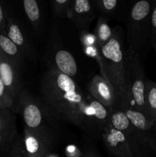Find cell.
Masks as SVG:
<instances>
[{"mask_svg": "<svg viewBox=\"0 0 156 157\" xmlns=\"http://www.w3.org/2000/svg\"><path fill=\"white\" fill-rule=\"evenodd\" d=\"M42 101L55 117L73 124L93 136L89 121L88 98L73 78L50 68L40 84Z\"/></svg>", "mask_w": 156, "mask_h": 157, "instance_id": "6da1fadb", "label": "cell"}, {"mask_svg": "<svg viewBox=\"0 0 156 157\" xmlns=\"http://www.w3.org/2000/svg\"><path fill=\"white\" fill-rule=\"evenodd\" d=\"M125 51L122 29L116 27L110 41L100 48L102 61V76L113 87L119 109L128 105L125 89Z\"/></svg>", "mask_w": 156, "mask_h": 157, "instance_id": "7a4b0ae2", "label": "cell"}, {"mask_svg": "<svg viewBox=\"0 0 156 157\" xmlns=\"http://www.w3.org/2000/svg\"><path fill=\"white\" fill-rule=\"evenodd\" d=\"M154 0H140L130 7L126 25L128 50L140 55L151 38V13Z\"/></svg>", "mask_w": 156, "mask_h": 157, "instance_id": "3957f363", "label": "cell"}, {"mask_svg": "<svg viewBox=\"0 0 156 157\" xmlns=\"http://www.w3.org/2000/svg\"><path fill=\"white\" fill-rule=\"evenodd\" d=\"M147 78L140 59V55L125 48V89L128 105L146 113L145 89Z\"/></svg>", "mask_w": 156, "mask_h": 157, "instance_id": "277c9868", "label": "cell"}, {"mask_svg": "<svg viewBox=\"0 0 156 157\" xmlns=\"http://www.w3.org/2000/svg\"><path fill=\"white\" fill-rule=\"evenodd\" d=\"M16 104L18 106L24 125L30 130H39L44 127H49L48 122L51 113L42 100L31 94L24 89L20 94Z\"/></svg>", "mask_w": 156, "mask_h": 157, "instance_id": "5b68a950", "label": "cell"}, {"mask_svg": "<svg viewBox=\"0 0 156 157\" xmlns=\"http://www.w3.org/2000/svg\"><path fill=\"white\" fill-rule=\"evenodd\" d=\"M23 145L28 157H48L54 144V133L49 127L30 130L24 127Z\"/></svg>", "mask_w": 156, "mask_h": 157, "instance_id": "8992f818", "label": "cell"}, {"mask_svg": "<svg viewBox=\"0 0 156 157\" xmlns=\"http://www.w3.org/2000/svg\"><path fill=\"white\" fill-rule=\"evenodd\" d=\"M110 125L126 136L135 156L139 154L141 145L147 144V141L136 130L126 115L120 109L111 110Z\"/></svg>", "mask_w": 156, "mask_h": 157, "instance_id": "52a82bcc", "label": "cell"}, {"mask_svg": "<svg viewBox=\"0 0 156 157\" xmlns=\"http://www.w3.org/2000/svg\"><path fill=\"white\" fill-rule=\"evenodd\" d=\"M90 96L110 110L119 109L115 90L110 83L102 75H95L87 86Z\"/></svg>", "mask_w": 156, "mask_h": 157, "instance_id": "ba28073f", "label": "cell"}, {"mask_svg": "<svg viewBox=\"0 0 156 157\" xmlns=\"http://www.w3.org/2000/svg\"><path fill=\"white\" fill-rule=\"evenodd\" d=\"M0 78L15 103L24 90L18 67L7 58L0 55Z\"/></svg>", "mask_w": 156, "mask_h": 157, "instance_id": "9c48e42d", "label": "cell"}, {"mask_svg": "<svg viewBox=\"0 0 156 157\" xmlns=\"http://www.w3.org/2000/svg\"><path fill=\"white\" fill-rule=\"evenodd\" d=\"M103 144L106 150L116 157H135L126 136L111 125L102 133Z\"/></svg>", "mask_w": 156, "mask_h": 157, "instance_id": "30bf717a", "label": "cell"}, {"mask_svg": "<svg viewBox=\"0 0 156 157\" xmlns=\"http://www.w3.org/2000/svg\"><path fill=\"white\" fill-rule=\"evenodd\" d=\"M7 36L21 51L26 59L36 61V52L34 48L32 38L23 25L16 19H9L8 22Z\"/></svg>", "mask_w": 156, "mask_h": 157, "instance_id": "8fae6325", "label": "cell"}, {"mask_svg": "<svg viewBox=\"0 0 156 157\" xmlns=\"http://www.w3.org/2000/svg\"><path fill=\"white\" fill-rule=\"evenodd\" d=\"M98 15L94 2L75 0L70 7V18L79 29H87Z\"/></svg>", "mask_w": 156, "mask_h": 157, "instance_id": "7c38bea8", "label": "cell"}, {"mask_svg": "<svg viewBox=\"0 0 156 157\" xmlns=\"http://www.w3.org/2000/svg\"><path fill=\"white\" fill-rule=\"evenodd\" d=\"M89 121L92 127L93 136H102L103 130L110 125L111 110L102 105L91 96L88 98Z\"/></svg>", "mask_w": 156, "mask_h": 157, "instance_id": "4fadbf2b", "label": "cell"}, {"mask_svg": "<svg viewBox=\"0 0 156 157\" xmlns=\"http://www.w3.org/2000/svg\"><path fill=\"white\" fill-rule=\"evenodd\" d=\"M98 15L106 18H113L125 24L129 13L130 7L125 2L119 0H93Z\"/></svg>", "mask_w": 156, "mask_h": 157, "instance_id": "5bb4252c", "label": "cell"}, {"mask_svg": "<svg viewBox=\"0 0 156 157\" xmlns=\"http://www.w3.org/2000/svg\"><path fill=\"white\" fill-rule=\"evenodd\" d=\"M120 110L124 112L133 127L148 143V140L154 127V121L146 113L130 106H125Z\"/></svg>", "mask_w": 156, "mask_h": 157, "instance_id": "9a60e30c", "label": "cell"}, {"mask_svg": "<svg viewBox=\"0 0 156 157\" xmlns=\"http://www.w3.org/2000/svg\"><path fill=\"white\" fill-rule=\"evenodd\" d=\"M53 66L50 68L64 74L70 78H75L77 75L78 67L73 55L63 48H58L52 58Z\"/></svg>", "mask_w": 156, "mask_h": 157, "instance_id": "2e32d148", "label": "cell"}, {"mask_svg": "<svg viewBox=\"0 0 156 157\" xmlns=\"http://www.w3.org/2000/svg\"><path fill=\"white\" fill-rule=\"evenodd\" d=\"M22 8L27 21L34 32L40 34L42 32L43 14L40 3L36 0H24Z\"/></svg>", "mask_w": 156, "mask_h": 157, "instance_id": "e0dca14e", "label": "cell"}, {"mask_svg": "<svg viewBox=\"0 0 156 157\" xmlns=\"http://www.w3.org/2000/svg\"><path fill=\"white\" fill-rule=\"evenodd\" d=\"M0 50L3 55H6V58L10 60L15 66L21 70L24 61V55L18 46L15 44L7 35H0Z\"/></svg>", "mask_w": 156, "mask_h": 157, "instance_id": "ac0fdd59", "label": "cell"}, {"mask_svg": "<svg viewBox=\"0 0 156 157\" xmlns=\"http://www.w3.org/2000/svg\"><path fill=\"white\" fill-rule=\"evenodd\" d=\"M108 20V18L102 15H98L97 22L93 35H95L96 43L99 48L103 47L113 36V30L110 28Z\"/></svg>", "mask_w": 156, "mask_h": 157, "instance_id": "d6986e66", "label": "cell"}, {"mask_svg": "<svg viewBox=\"0 0 156 157\" xmlns=\"http://www.w3.org/2000/svg\"><path fill=\"white\" fill-rule=\"evenodd\" d=\"M82 42L84 45V52L87 55L94 58L99 66L100 71H102V61L101 57L100 48L98 47L96 43V38L93 34H89L87 32H83L82 34Z\"/></svg>", "mask_w": 156, "mask_h": 157, "instance_id": "ffe728a7", "label": "cell"}, {"mask_svg": "<svg viewBox=\"0 0 156 157\" xmlns=\"http://www.w3.org/2000/svg\"><path fill=\"white\" fill-rule=\"evenodd\" d=\"M145 99L147 113L156 122V82L151 80L147 81Z\"/></svg>", "mask_w": 156, "mask_h": 157, "instance_id": "44dd1931", "label": "cell"}, {"mask_svg": "<svg viewBox=\"0 0 156 157\" xmlns=\"http://www.w3.org/2000/svg\"><path fill=\"white\" fill-rule=\"evenodd\" d=\"M73 0H54L51 1V9L54 15L60 18H69L70 7Z\"/></svg>", "mask_w": 156, "mask_h": 157, "instance_id": "7402d4cb", "label": "cell"}, {"mask_svg": "<svg viewBox=\"0 0 156 157\" xmlns=\"http://www.w3.org/2000/svg\"><path fill=\"white\" fill-rule=\"evenodd\" d=\"M8 157H28L24 148L21 136H16L13 144L11 146Z\"/></svg>", "mask_w": 156, "mask_h": 157, "instance_id": "603a6c76", "label": "cell"}, {"mask_svg": "<svg viewBox=\"0 0 156 157\" xmlns=\"http://www.w3.org/2000/svg\"><path fill=\"white\" fill-rule=\"evenodd\" d=\"M156 41V0H154L151 13V38L150 44Z\"/></svg>", "mask_w": 156, "mask_h": 157, "instance_id": "cb8c5ba5", "label": "cell"}, {"mask_svg": "<svg viewBox=\"0 0 156 157\" xmlns=\"http://www.w3.org/2000/svg\"><path fill=\"white\" fill-rule=\"evenodd\" d=\"M147 145H148L156 154V137L154 136V133H153L152 131H151V134H150L149 136V138H148Z\"/></svg>", "mask_w": 156, "mask_h": 157, "instance_id": "d4e9b609", "label": "cell"}, {"mask_svg": "<svg viewBox=\"0 0 156 157\" xmlns=\"http://www.w3.org/2000/svg\"><path fill=\"white\" fill-rule=\"evenodd\" d=\"M5 20V15H4V11H3L2 7L0 5V25H3V22Z\"/></svg>", "mask_w": 156, "mask_h": 157, "instance_id": "484cf974", "label": "cell"}, {"mask_svg": "<svg viewBox=\"0 0 156 157\" xmlns=\"http://www.w3.org/2000/svg\"><path fill=\"white\" fill-rule=\"evenodd\" d=\"M151 46L153 47V48H154V52H155V56H156V41L151 42Z\"/></svg>", "mask_w": 156, "mask_h": 157, "instance_id": "4316f807", "label": "cell"}, {"mask_svg": "<svg viewBox=\"0 0 156 157\" xmlns=\"http://www.w3.org/2000/svg\"><path fill=\"white\" fill-rule=\"evenodd\" d=\"M152 132H153V133H154V136L156 137V122H154V127H153V129H152Z\"/></svg>", "mask_w": 156, "mask_h": 157, "instance_id": "83f0119b", "label": "cell"}, {"mask_svg": "<svg viewBox=\"0 0 156 157\" xmlns=\"http://www.w3.org/2000/svg\"><path fill=\"white\" fill-rule=\"evenodd\" d=\"M84 157H96V156H95L94 155H93V154H90V153H87V154Z\"/></svg>", "mask_w": 156, "mask_h": 157, "instance_id": "f1b7e54d", "label": "cell"}]
</instances>
